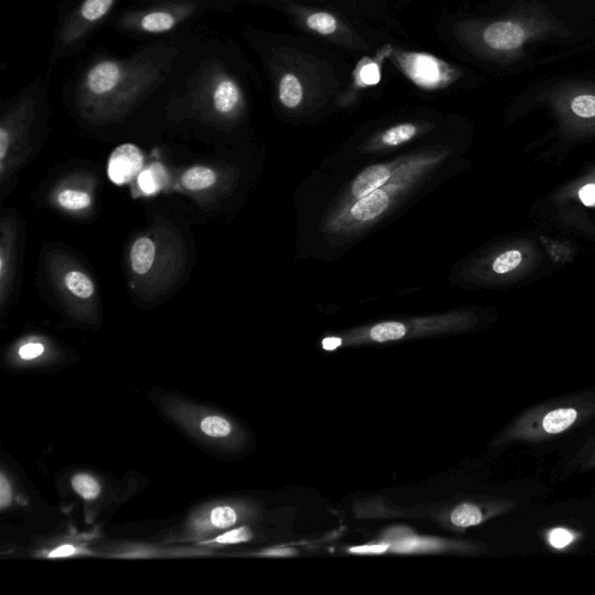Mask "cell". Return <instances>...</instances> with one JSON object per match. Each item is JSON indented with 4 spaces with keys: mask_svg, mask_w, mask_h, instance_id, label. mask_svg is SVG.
I'll return each mask as SVG.
<instances>
[{
    "mask_svg": "<svg viewBox=\"0 0 595 595\" xmlns=\"http://www.w3.org/2000/svg\"><path fill=\"white\" fill-rule=\"evenodd\" d=\"M595 419V392L584 391L555 398L528 408L507 426L496 447L540 443L588 425Z\"/></svg>",
    "mask_w": 595,
    "mask_h": 595,
    "instance_id": "obj_1",
    "label": "cell"
},
{
    "mask_svg": "<svg viewBox=\"0 0 595 595\" xmlns=\"http://www.w3.org/2000/svg\"><path fill=\"white\" fill-rule=\"evenodd\" d=\"M144 165V156L136 146L126 144L113 150L108 159V177L116 186H125L132 182L140 173Z\"/></svg>",
    "mask_w": 595,
    "mask_h": 595,
    "instance_id": "obj_2",
    "label": "cell"
},
{
    "mask_svg": "<svg viewBox=\"0 0 595 595\" xmlns=\"http://www.w3.org/2000/svg\"><path fill=\"white\" fill-rule=\"evenodd\" d=\"M237 509L232 506H216L200 513L192 519L191 530L196 536H203L236 525L238 521Z\"/></svg>",
    "mask_w": 595,
    "mask_h": 595,
    "instance_id": "obj_3",
    "label": "cell"
},
{
    "mask_svg": "<svg viewBox=\"0 0 595 595\" xmlns=\"http://www.w3.org/2000/svg\"><path fill=\"white\" fill-rule=\"evenodd\" d=\"M525 37L523 28L509 21L493 24L484 32L486 44L497 50L517 49L523 44Z\"/></svg>",
    "mask_w": 595,
    "mask_h": 595,
    "instance_id": "obj_4",
    "label": "cell"
},
{
    "mask_svg": "<svg viewBox=\"0 0 595 595\" xmlns=\"http://www.w3.org/2000/svg\"><path fill=\"white\" fill-rule=\"evenodd\" d=\"M409 76L420 86H433L441 81V70L434 57L425 54H414L406 63Z\"/></svg>",
    "mask_w": 595,
    "mask_h": 595,
    "instance_id": "obj_5",
    "label": "cell"
},
{
    "mask_svg": "<svg viewBox=\"0 0 595 595\" xmlns=\"http://www.w3.org/2000/svg\"><path fill=\"white\" fill-rule=\"evenodd\" d=\"M119 79V66L112 62H104L90 71L87 86L95 94L103 95L115 89Z\"/></svg>",
    "mask_w": 595,
    "mask_h": 595,
    "instance_id": "obj_6",
    "label": "cell"
},
{
    "mask_svg": "<svg viewBox=\"0 0 595 595\" xmlns=\"http://www.w3.org/2000/svg\"><path fill=\"white\" fill-rule=\"evenodd\" d=\"M389 171L383 166H374L368 167L362 174L356 178L353 186V194L356 198L362 199L364 197L371 194L388 182Z\"/></svg>",
    "mask_w": 595,
    "mask_h": 595,
    "instance_id": "obj_7",
    "label": "cell"
},
{
    "mask_svg": "<svg viewBox=\"0 0 595 595\" xmlns=\"http://www.w3.org/2000/svg\"><path fill=\"white\" fill-rule=\"evenodd\" d=\"M389 199L387 192L376 190L359 199L351 213L355 219L367 221L378 217L388 207Z\"/></svg>",
    "mask_w": 595,
    "mask_h": 595,
    "instance_id": "obj_8",
    "label": "cell"
},
{
    "mask_svg": "<svg viewBox=\"0 0 595 595\" xmlns=\"http://www.w3.org/2000/svg\"><path fill=\"white\" fill-rule=\"evenodd\" d=\"M155 251H156V247L149 237H140L134 242L131 261L133 270L137 275H145L152 269L155 261Z\"/></svg>",
    "mask_w": 595,
    "mask_h": 595,
    "instance_id": "obj_9",
    "label": "cell"
},
{
    "mask_svg": "<svg viewBox=\"0 0 595 595\" xmlns=\"http://www.w3.org/2000/svg\"><path fill=\"white\" fill-rule=\"evenodd\" d=\"M217 175L215 171L205 166H195L188 169L183 175L182 184L184 187L191 191L204 190L216 183Z\"/></svg>",
    "mask_w": 595,
    "mask_h": 595,
    "instance_id": "obj_10",
    "label": "cell"
},
{
    "mask_svg": "<svg viewBox=\"0 0 595 595\" xmlns=\"http://www.w3.org/2000/svg\"><path fill=\"white\" fill-rule=\"evenodd\" d=\"M240 99L236 84L230 81H224L217 86L215 92V106L221 113H228L236 108Z\"/></svg>",
    "mask_w": 595,
    "mask_h": 595,
    "instance_id": "obj_11",
    "label": "cell"
},
{
    "mask_svg": "<svg viewBox=\"0 0 595 595\" xmlns=\"http://www.w3.org/2000/svg\"><path fill=\"white\" fill-rule=\"evenodd\" d=\"M279 97L287 107H297L303 99V86L295 75H285L280 82Z\"/></svg>",
    "mask_w": 595,
    "mask_h": 595,
    "instance_id": "obj_12",
    "label": "cell"
},
{
    "mask_svg": "<svg viewBox=\"0 0 595 595\" xmlns=\"http://www.w3.org/2000/svg\"><path fill=\"white\" fill-rule=\"evenodd\" d=\"M66 287L73 295L86 299L95 293V285L86 275L82 272L73 271L66 276L65 279Z\"/></svg>",
    "mask_w": 595,
    "mask_h": 595,
    "instance_id": "obj_13",
    "label": "cell"
},
{
    "mask_svg": "<svg viewBox=\"0 0 595 595\" xmlns=\"http://www.w3.org/2000/svg\"><path fill=\"white\" fill-rule=\"evenodd\" d=\"M571 468L577 471L588 472L595 470V434L582 444L571 462Z\"/></svg>",
    "mask_w": 595,
    "mask_h": 595,
    "instance_id": "obj_14",
    "label": "cell"
},
{
    "mask_svg": "<svg viewBox=\"0 0 595 595\" xmlns=\"http://www.w3.org/2000/svg\"><path fill=\"white\" fill-rule=\"evenodd\" d=\"M200 430L213 439H224L232 434L233 427L225 418L209 416L200 422Z\"/></svg>",
    "mask_w": 595,
    "mask_h": 595,
    "instance_id": "obj_15",
    "label": "cell"
},
{
    "mask_svg": "<svg viewBox=\"0 0 595 595\" xmlns=\"http://www.w3.org/2000/svg\"><path fill=\"white\" fill-rule=\"evenodd\" d=\"M406 327L400 322H385L371 329L370 337L376 342L396 341L406 335Z\"/></svg>",
    "mask_w": 595,
    "mask_h": 595,
    "instance_id": "obj_16",
    "label": "cell"
},
{
    "mask_svg": "<svg viewBox=\"0 0 595 595\" xmlns=\"http://www.w3.org/2000/svg\"><path fill=\"white\" fill-rule=\"evenodd\" d=\"M71 486L86 500H94L102 492L98 481L94 477L86 475V473H79V475L74 476Z\"/></svg>",
    "mask_w": 595,
    "mask_h": 595,
    "instance_id": "obj_17",
    "label": "cell"
},
{
    "mask_svg": "<svg viewBox=\"0 0 595 595\" xmlns=\"http://www.w3.org/2000/svg\"><path fill=\"white\" fill-rule=\"evenodd\" d=\"M166 171L161 166H153L146 170L139 177V186L146 194H154L165 183Z\"/></svg>",
    "mask_w": 595,
    "mask_h": 595,
    "instance_id": "obj_18",
    "label": "cell"
},
{
    "mask_svg": "<svg viewBox=\"0 0 595 595\" xmlns=\"http://www.w3.org/2000/svg\"><path fill=\"white\" fill-rule=\"evenodd\" d=\"M58 203L70 211H78L90 207V196L82 191L66 190L58 196Z\"/></svg>",
    "mask_w": 595,
    "mask_h": 595,
    "instance_id": "obj_19",
    "label": "cell"
},
{
    "mask_svg": "<svg viewBox=\"0 0 595 595\" xmlns=\"http://www.w3.org/2000/svg\"><path fill=\"white\" fill-rule=\"evenodd\" d=\"M174 25L175 20L173 16L163 14V12H155V14L146 15L142 19V28L146 32H166L173 28Z\"/></svg>",
    "mask_w": 595,
    "mask_h": 595,
    "instance_id": "obj_20",
    "label": "cell"
},
{
    "mask_svg": "<svg viewBox=\"0 0 595 595\" xmlns=\"http://www.w3.org/2000/svg\"><path fill=\"white\" fill-rule=\"evenodd\" d=\"M417 134V128L413 125L405 124L397 126L384 134L383 142L388 146H398L412 139Z\"/></svg>",
    "mask_w": 595,
    "mask_h": 595,
    "instance_id": "obj_21",
    "label": "cell"
},
{
    "mask_svg": "<svg viewBox=\"0 0 595 595\" xmlns=\"http://www.w3.org/2000/svg\"><path fill=\"white\" fill-rule=\"evenodd\" d=\"M308 27L320 35H329L337 31V20L328 14H316L308 19Z\"/></svg>",
    "mask_w": 595,
    "mask_h": 595,
    "instance_id": "obj_22",
    "label": "cell"
},
{
    "mask_svg": "<svg viewBox=\"0 0 595 595\" xmlns=\"http://www.w3.org/2000/svg\"><path fill=\"white\" fill-rule=\"evenodd\" d=\"M522 261V255L518 250L507 251L500 255L493 263V270L497 274H507L519 266Z\"/></svg>",
    "mask_w": 595,
    "mask_h": 595,
    "instance_id": "obj_23",
    "label": "cell"
},
{
    "mask_svg": "<svg viewBox=\"0 0 595 595\" xmlns=\"http://www.w3.org/2000/svg\"><path fill=\"white\" fill-rule=\"evenodd\" d=\"M112 3L113 0H86L82 8V15L86 20H98L107 14Z\"/></svg>",
    "mask_w": 595,
    "mask_h": 595,
    "instance_id": "obj_24",
    "label": "cell"
},
{
    "mask_svg": "<svg viewBox=\"0 0 595 595\" xmlns=\"http://www.w3.org/2000/svg\"><path fill=\"white\" fill-rule=\"evenodd\" d=\"M253 539V533L250 529L246 527L237 528V529L230 530L228 533L222 534L217 536V539L212 540H207V543H217V544H237L242 542H248Z\"/></svg>",
    "mask_w": 595,
    "mask_h": 595,
    "instance_id": "obj_25",
    "label": "cell"
},
{
    "mask_svg": "<svg viewBox=\"0 0 595 595\" xmlns=\"http://www.w3.org/2000/svg\"><path fill=\"white\" fill-rule=\"evenodd\" d=\"M439 547H441V543L438 542V540L410 539L401 540V542L398 543L395 550L410 552L418 550H431V549H438Z\"/></svg>",
    "mask_w": 595,
    "mask_h": 595,
    "instance_id": "obj_26",
    "label": "cell"
},
{
    "mask_svg": "<svg viewBox=\"0 0 595 595\" xmlns=\"http://www.w3.org/2000/svg\"><path fill=\"white\" fill-rule=\"evenodd\" d=\"M571 108L581 118H593L595 116L594 96H580L573 100Z\"/></svg>",
    "mask_w": 595,
    "mask_h": 595,
    "instance_id": "obj_27",
    "label": "cell"
},
{
    "mask_svg": "<svg viewBox=\"0 0 595 595\" xmlns=\"http://www.w3.org/2000/svg\"><path fill=\"white\" fill-rule=\"evenodd\" d=\"M573 540V535L567 529H554L549 536V542L557 549L568 547Z\"/></svg>",
    "mask_w": 595,
    "mask_h": 595,
    "instance_id": "obj_28",
    "label": "cell"
},
{
    "mask_svg": "<svg viewBox=\"0 0 595 595\" xmlns=\"http://www.w3.org/2000/svg\"><path fill=\"white\" fill-rule=\"evenodd\" d=\"M360 79L364 84L368 86H375V84L379 83L380 81V71L378 66L375 63H370L366 66H363V69L360 70Z\"/></svg>",
    "mask_w": 595,
    "mask_h": 595,
    "instance_id": "obj_29",
    "label": "cell"
},
{
    "mask_svg": "<svg viewBox=\"0 0 595 595\" xmlns=\"http://www.w3.org/2000/svg\"><path fill=\"white\" fill-rule=\"evenodd\" d=\"M44 351L45 347L41 343H27L20 348L19 356L21 359L31 360L39 358Z\"/></svg>",
    "mask_w": 595,
    "mask_h": 595,
    "instance_id": "obj_30",
    "label": "cell"
},
{
    "mask_svg": "<svg viewBox=\"0 0 595 595\" xmlns=\"http://www.w3.org/2000/svg\"><path fill=\"white\" fill-rule=\"evenodd\" d=\"M12 502V489L5 475H0V509L5 510Z\"/></svg>",
    "mask_w": 595,
    "mask_h": 595,
    "instance_id": "obj_31",
    "label": "cell"
},
{
    "mask_svg": "<svg viewBox=\"0 0 595 595\" xmlns=\"http://www.w3.org/2000/svg\"><path fill=\"white\" fill-rule=\"evenodd\" d=\"M388 549V544H374V546H363L351 548L350 551L354 554H383Z\"/></svg>",
    "mask_w": 595,
    "mask_h": 595,
    "instance_id": "obj_32",
    "label": "cell"
},
{
    "mask_svg": "<svg viewBox=\"0 0 595 595\" xmlns=\"http://www.w3.org/2000/svg\"><path fill=\"white\" fill-rule=\"evenodd\" d=\"M580 198L586 207H595V184H588L580 191Z\"/></svg>",
    "mask_w": 595,
    "mask_h": 595,
    "instance_id": "obj_33",
    "label": "cell"
},
{
    "mask_svg": "<svg viewBox=\"0 0 595 595\" xmlns=\"http://www.w3.org/2000/svg\"><path fill=\"white\" fill-rule=\"evenodd\" d=\"M78 552L77 549L73 546H62L55 549L52 552H49V559H61V557H69L76 555Z\"/></svg>",
    "mask_w": 595,
    "mask_h": 595,
    "instance_id": "obj_34",
    "label": "cell"
},
{
    "mask_svg": "<svg viewBox=\"0 0 595 595\" xmlns=\"http://www.w3.org/2000/svg\"><path fill=\"white\" fill-rule=\"evenodd\" d=\"M8 146H10V136H8L5 128H0V162H2V166L4 158L6 156Z\"/></svg>",
    "mask_w": 595,
    "mask_h": 595,
    "instance_id": "obj_35",
    "label": "cell"
},
{
    "mask_svg": "<svg viewBox=\"0 0 595 595\" xmlns=\"http://www.w3.org/2000/svg\"><path fill=\"white\" fill-rule=\"evenodd\" d=\"M341 338H329L324 339L322 346H324L326 350H334L337 349L338 347L341 346Z\"/></svg>",
    "mask_w": 595,
    "mask_h": 595,
    "instance_id": "obj_36",
    "label": "cell"
},
{
    "mask_svg": "<svg viewBox=\"0 0 595 595\" xmlns=\"http://www.w3.org/2000/svg\"><path fill=\"white\" fill-rule=\"evenodd\" d=\"M267 556H274V557H285V556H292L295 555V551L290 550V549H275V550H270L266 552Z\"/></svg>",
    "mask_w": 595,
    "mask_h": 595,
    "instance_id": "obj_37",
    "label": "cell"
}]
</instances>
